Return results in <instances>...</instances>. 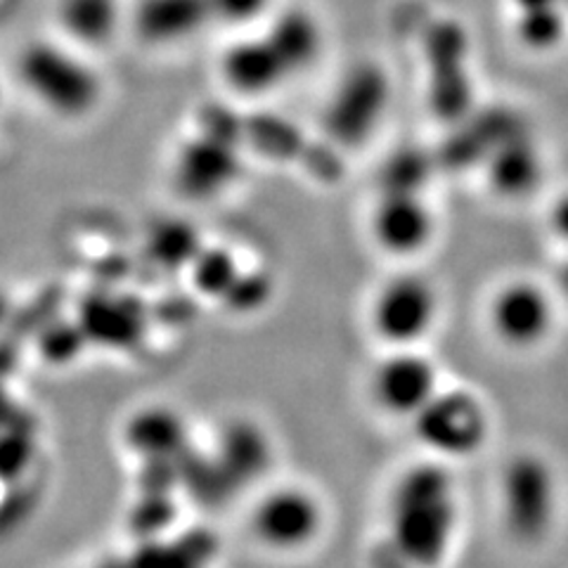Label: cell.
I'll return each instance as SVG.
<instances>
[{
	"instance_id": "1",
	"label": "cell",
	"mask_w": 568,
	"mask_h": 568,
	"mask_svg": "<svg viewBox=\"0 0 568 568\" xmlns=\"http://www.w3.org/2000/svg\"><path fill=\"white\" fill-rule=\"evenodd\" d=\"M459 524L462 495L448 462H417L390 486L386 532L405 566L438 568L455 549Z\"/></svg>"
},
{
	"instance_id": "2",
	"label": "cell",
	"mask_w": 568,
	"mask_h": 568,
	"mask_svg": "<svg viewBox=\"0 0 568 568\" xmlns=\"http://www.w3.org/2000/svg\"><path fill=\"white\" fill-rule=\"evenodd\" d=\"M500 514L509 536L536 545L549 536L559 517V481L540 455L511 457L500 476Z\"/></svg>"
},
{
	"instance_id": "3",
	"label": "cell",
	"mask_w": 568,
	"mask_h": 568,
	"mask_svg": "<svg viewBox=\"0 0 568 568\" xmlns=\"http://www.w3.org/2000/svg\"><path fill=\"white\" fill-rule=\"evenodd\" d=\"M422 446L440 462L476 457L493 432V417L481 396L467 388L443 386L413 419Z\"/></svg>"
},
{
	"instance_id": "4",
	"label": "cell",
	"mask_w": 568,
	"mask_h": 568,
	"mask_svg": "<svg viewBox=\"0 0 568 568\" xmlns=\"http://www.w3.org/2000/svg\"><path fill=\"white\" fill-rule=\"evenodd\" d=\"M20 79L48 110L81 116L100 100V79L81 58L52 43H33L20 58Z\"/></svg>"
},
{
	"instance_id": "5",
	"label": "cell",
	"mask_w": 568,
	"mask_h": 568,
	"mask_svg": "<svg viewBox=\"0 0 568 568\" xmlns=\"http://www.w3.org/2000/svg\"><path fill=\"white\" fill-rule=\"evenodd\" d=\"M440 298L432 280L417 273H400L386 280L369 301V327L388 348H413L429 336L438 323Z\"/></svg>"
},
{
	"instance_id": "6",
	"label": "cell",
	"mask_w": 568,
	"mask_h": 568,
	"mask_svg": "<svg viewBox=\"0 0 568 568\" xmlns=\"http://www.w3.org/2000/svg\"><path fill=\"white\" fill-rule=\"evenodd\" d=\"M488 325L497 342L511 351H536L557 325V304L542 282L514 277L497 287L488 304Z\"/></svg>"
},
{
	"instance_id": "7",
	"label": "cell",
	"mask_w": 568,
	"mask_h": 568,
	"mask_svg": "<svg viewBox=\"0 0 568 568\" xmlns=\"http://www.w3.org/2000/svg\"><path fill=\"white\" fill-rule=\"evenodd\" d=\"M254 538L275 552H298L311 547L325 526L320 497L301 486H280L258 497L252 509Z\"/></svg>"
},
{
	"instance_id": "8",
	"label": "cell",
	"mask_w": 568,
	"mask_h": 568,
	"mask_svg": "<svg viewBox=\"0 0 568 568\" xmlns=\"http://www.w3.org/2000/svg\"><path fill=\"white\" fill-rule=\"evenodd\" d=\"M443 388L438 365L413 348H390L372 369L369 394L388 417L413 422Z\"/></svg>"
},
{
	"instance_id": "9",
	"label": "cell",
	"mask_w": 568,
	"mask_h": 568,
	"mask_svg": "<svg viewBox=\"0 0 568 568\" xmlns=\"http://www.w3.org/2000/svg\"><path fill=\"white\" fill-rule=\"evenodd\" d=\"M240 152L235 135L225 131H202L187 140L175 162V181L183 194L194 200H213L235 183Z\"/></svg>"
},
{
	"instance_id": "10",
	"label": "cell",
	"mask_w": 568,
	"mask_h": 568,
	"mask_svg": "<svg viewBox=\"0 0 568 568\" xmlns=\"http://www.w3.org/2000/svg\"><path fill=\"white\" fill-rule=\"evenodd\" d=\"M372 237L390 256H415L434 235L432 213L405 190H390L372 213Z\"/></svg>"
},
{
	"instance_id": "11",
	"label": "cell",
	"mask_w": 568,
	"mask_h": 568,
	"mask_svg": "<svg viewBox=\"0 0 568 568\" xmlns=\"http://www.w3.org/2000/svg\"><path fill=\"white\" fill-rule=\"evenodd\" d=\"M384 100V88L377 71L355 69L336 88V93L327 106L325 126L329 135L339 142H358L367 135L375 123Z\"/></svg>"
},
{
	"instance_id": "12",
	"label": "cell",
	"mask_w": 568,
	"mask_h": 568,
	"mask_svg": "<svg viewBox=\"0 0 568 568\" xmlns=\"http://www.w3.org/2000/svg\"><path fill=\"white\" fill-rule=\"evenodd\" d=\"M221 71L223 81L242 95H265L292 77L265 33L230 45Z\"/></svg>"
},
{
	"instance_id": "13",
	"label": "cell",
	"mask_w": 568,
	"mask_h": 568,
	"mask_svg": "<svg viewBox=\"0 0 568 568\" xmlns=\"http://www.w3.org/2000/svg\"><path fill=\"white\" fill-rule=\"evenodd\" d=\"M209 22H213L209 0H140L133 14L135 33L150 45L187 41Z\"/></svg>"
},
{
	"instance_id": "14",
	"label": "cell",
	"mask_w": 568,
	"mask_h": 568,
	"mask_svg": "<svg viewBox=\"0 0 568 568\" xmlns=\"http://www.w3.org/2000/svg\"><path fill=\"white\" fill-rule=\"evenodd\" d=\"M265 36H268V41L292 77L308 69L320 58V50H323V29L315 22V17L304 10H287L277 14Z\"/></svg>"
},
{
	"instance_id": "15",
	"label": "cell",
	"mask_w": 568,
	"mask_h": 568,
	"mask_svg": "<svg viewBox=\"0 0 568 568\" xmlns=\"http://www.w3.org/2000/svg\"><path fill=\"white\" fill-rule=\"evenodd\" d=\"M60 22L71 41L81 45H104L119 27L116 0H62Z\"/></svg>"
},
{
	"instance_id": "16",
	"label": "cell",
	"mask_w": 568,
	"mask_h": 568,
	"mask_svg": "<svg viewBox=\"0 0 568 568\" xmlns=\"http://www.w3.org/2000/svg\"><path fill=\"white\" fill-rule=\"evenodd\" d=\"M206 265H197V284L206 294H223L235 287L237 268L233 256L211 252L204 258Z\"/></svg>"
},
{
	"instance_id": "17",
	"label": "cell",
	"mask_w": 568,
	"mask_h": 568,
	"mask_svg": "<svg viewBox=\"0 0 568 568\" xmlns=\"http://www.w3.org/2000/svg\"><path fill=\"white\" fill-rule=\"evenodd\" d=\"M213 20L225 24H248L268 10L271 0H209Z\"/></svg>"
}]
</instances>
